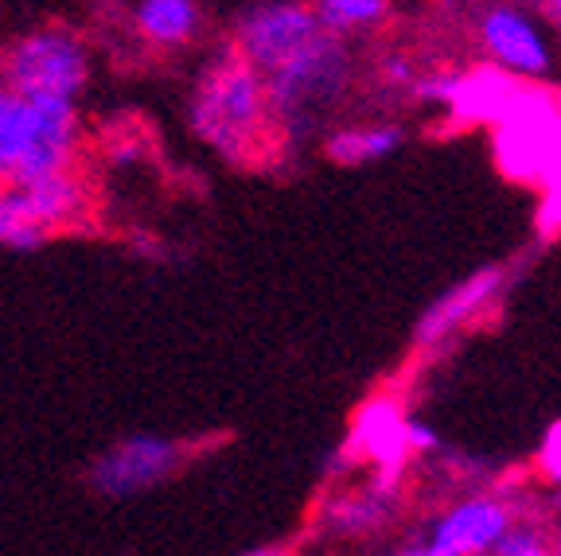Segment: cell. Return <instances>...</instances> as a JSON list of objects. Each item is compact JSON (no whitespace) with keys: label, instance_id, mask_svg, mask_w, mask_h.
I'll use <instances>...</instances> for the list:
<instances>
[{"label":"cell","instance_id":"6da1fadb","mask_svg":"<svg viewBox=\"0 0 561 556\" xmlns=\"http://www.w3.org/2000/svg\"><path fill=\"white\" fill-rule=\"evenodd\" d=\"M192 129L203 144L234 164H254L270 152L277 129L265 79L234 47L215 55L199 70L192 90Z\"/></svg>","mask_w":561,"mask_h":556},{"label":"cell","instance_id":"7a4b0ae2","mask_svg":"<svg viewBox=\"0 0 561 556\" xmlns=\"http://www.w3.org/2000/svg\"><path fill=\"white\" fill-rule=\"evenodd\" d=\"M79 117L70 102H44L0 86V192L70 172Z\"/></svg>","mask_w":561,"mask_h":556},{"label":"cell","instance_id":"3957f363","mask_svg":"<svg viewBox=\"0 0 561 556\" xmlns=\"http://www.w3.org/2000/svg\"><path fill=\"white\" fill-rule=\"evenodd\" d=\"M270 94L273 129L300 140L332 114V105L351 86V51L340 35L324 32L312 47L262 74Z\"/></svg>","mask_w":561,"mask_h":556},{"label":"cell","instance_id":"277c9868","mask_svg":"<svg viewBox=\"0 0 561 556\" xmlns=\"http://www.w3.org/2000/svg\"><path fill=\"white\" fill-rule=\"evenodd\" d=\"M90 55L79 35L62 27H39L20 35L0 59V82L12 94L44 97V102H70L87 90Z\"/></svg>","mask_w":561,"mask_h":556},{"label":"cell","instance_id":"5b68a950","mask_svg":"<svg viewBox=\"0 0 561 556\" xmlns=\"http://www.w3.org/2000/svg\"><path fill=\"white\" fill-rule=\"evenodd\" d=\"M87 210V187L75 172L47 175L27 187L0 192V245L39 250L55 230L70 227Z\"/></svg>","mask_w":561,"mask_h":556},{"label":"cell","instance_id":"8992f818","mask_svg":"<svg viewBox=\"0 0 561 556\" xmlns=\"http://www.w3.org/2000/svg\"><path fill=\"white\" fill-rule=\"evenodd\" d=\"M437 448V436L430 432L425 425L410 420L402 413V405L390 397H375L367 401L359 413H355V425H351V436L343 443L335 460H363V463H375L382 471V483L378 487H390L394 475L405 467V460L417 452H430Z\"/></svg>","mask_w":561,"mask_h":556},{"label":"cell","instance_id":"52a82bcc","mask_svg":"<svg viewBox=\"0 0 561 556\" xmlns=\"http://www.w3.org/2000/svg\"><path fill=\"white\" fill-rule=\"evenodd\" d=\"M324 35L312 4L300 0H262L245 9L234 24V51L242 55L257 74H270L280 62H289L305 47H312Z\"/></svg>","mask_w":561,"mask_h":556},{"label":"cell","instance_id":"ba28073f","mask_svg":"<svg viewBox=\"0 0 561 556\" xmlns=\"http://www.w3.org/2000/svg\"><path fill=\"white\" fill-rule=\"evenodd\" d=\"M187 448L168 436H129L90 463V487L105 498H129L157 487L184 463Z\"/></svg>","mask_w":561,"mask_h":556},{"label":"cell","instance_id":"9c48e42d","mask_svg":"<svg viewBox=\"0 0 561 556\" xmlns=\"http://www.w3.org/2000/svg\"><path fill=\"white\" fill-rule=\"evenodd\" d=\"M480 44L488 51L491 67L511 74V79H542L553 67V51L546 32L538 27L535 16L500 4V9H488L480 20Z\"/></svg>","mask_w":561,"mask_h":556},{"label":"cell","instance_id":"30bf717a","mask_svg":"<svg viewBox=\"0 0 561 556\" xmlns=\"http://www.w3.org/2000/svg\"><path fill=\"white\" fill-rule=\"evenodd\" d=\"M511 530V513L495 498H472L448 510L430 537L425 556H480L500 545V537Z\"/></svg>","mask_w":561,"mask_h":556},{"label":"cell","instance_id":"8fae6325","mask_svg":"<svg viewBox=\"0 0 561 556\" xmlns=\"http://www.w3.org/2000/svg\"><path fill=\"white\" fill-rule=\"evenodd\" d=\"M503 288H507V265H488V269L472 273V277H465L460 285H453L430 312L421 315L417 343H425V347L445 343L448 335H456L465 323H472L483 308L495 304Z\"/></svg>","mask_w":561,"mask_h":556},{"label":"cell","instance_id":"7c38bea8","mask_svg":"<svg viewBox=\"0 0 561 556\" xmlns=\"http://www.w3.org/2000/svg\"><path fill=\"white\" fill-rule=\"evenodd\" d=\"M133 27L157 51L187 47L203 27L199 0H140L133 12Z\"/></svg>","mask_w":561,"mask_h":556},{"label":"cell","instance_id":"4fadbf2b","mask_svg":"<svg viewBox=\"0 0 561 556\" xmlns=\"http://www.w3.org/2000/svg\"><path fill=\"white\" fill-rule=\"evenodd\" d=\"M405 132L402 125L378 121V125H343L332 137L324 140V157L335 160L343 167H359V164H375V160L394 157L402 148Z\"/></svg>","mask_w":561,"mask_h":556},{"label":"cell","instance_id":"5bb4252c","mask_svg":"<svg viewBox=\"0 0 561 556\" xmlns=\"http://www.w3.org/2000/svg\"><path fill=\"white\" fill-rule=\"evenodd\" d=\"M312 12L324 32L347 39V35L382 24L386 12H390V0H316Z\"/></svg>","mask_w":561,"mask_h":556},{"label":"cell","instance_id":"9a60e30c","mask_svg":"<svg viewBox=\"0 0 561 556\" xmlns=\"http://www.w3.org/2000/svg\"><path fill=\"white\" fill-rule=\"evenodd\" d=\"M386 513V490H370V495H355L335 510V525L343 530H367V525H378Z\"/></svg>","mask_w":561,"mask_h":556},{"label":"cell","instance_id":"2e32d148","mask_svg":"<svg viewBox=\"0 0 561 556\" xmlns=\"http://www.w3.org/2000/svg\"><path fill=\"white\" fill-rule=\"evenodd\" d=\"M495 556H550V548L535 530H507L495 545Z\"/></svg>","mask_w":561,"mask_h":556},{"label":"cell","instance_id":"e0dca14e","mask_svg":"<svg viewBox=\"0 0 561 556\" xmlns=\"http://www.w3.org/2000/svg\"><path fill=\"white\" fill-rule=\"evenodd\" d=\"M538 467H542L546 478H553V483H561V420L546 432L542 440V452H538Z\"/></svg>","mask_w":561,"mask_h":556},{"label":"cell","instance_id":"ac0fdd59","mask_svg":"<svg viewBox=\"0 0 561 556\" xmlns=\"http://www.w3.org/2000/svg\"><path fill=\"white\" fill-rule=\"evenodd\" d=\"M413 82H417V70H413V62H410V59L394 55V59H386V62H382V86L405 90V94H410Z\"/></svg>","mask_w":561,"mask_h":556},{"label":"cell","instance_id":"d6986e66","mask_svg":"<svg viewBox=\"0 0 561 556\" xmlns=\"http://www.w3.org/2000/svg\"><path fill=\"white\" fill-rule=\"evenodd\" d=\"M546 12H550V20L561 27V0H546Z\"/></svg>","mask_w":561,"mask_h":556},{"label":"cell","instance_id":"ffe728a7","mask_svg":"<svg viewBox=\"0 0 561 556\" xmlns=\"http://www.w3.org/2000/svg\"><path fill=\"white\" fill-rule=\"evenodd\" d=\"M250 556H280V553H273V548H265V553H250Z\"/></svg>","mask_w":561,"mask_h":556},{"label":"cell","instance_id":"44dd1931","mask_svg":"<svg viewBox=\"0 0 561 556\" xmlns=\"http://www.w3.org/2000/svg\"><path fill=\"white\" fill-rule=\"evenodd\" d=\"M402 556H425V553H402Z\"/></svg>","mask_w":561,"mask_h":556}]
</instances>
